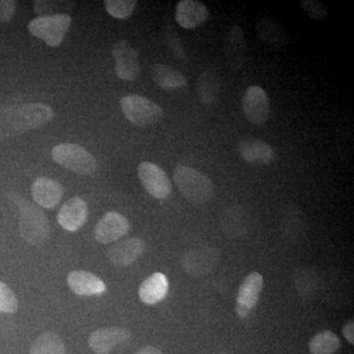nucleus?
<instances>
[{"label":"nucleus","instance_id":"obj_1","mask_svg":"<svg viewBox=\"0 0 354 354\" xmlns=\"http://www.w3.org/2000/svg\"><path fill=\"white\" fill-rule=\"evenodd\" d=\"M55 111L41 102L0 106V137L13 138L50 122Z\"/></svg>","mask_w":354,"mask_h":354},{"label":"nucleus","instance_id":"obj_2","mask_svg":"<svg viewBox=\"0 0 354 354\" xmlns=\"http://www.w3.org/2000/svg\"><path fill=\"white\" fill-rule=\"evenodd\" d=\"M174 179L181 194L192 204H206L215 194V185L212 179L192 167L177 165Z\"/></svg>","mask_w":354,"mask_h":354},{"label":"nucleus","instance_id":"obj_3","mask_svg":"<svg viewBox=\"0 0 354 354\" xmlns=\"http://www.w3.org/2000/svg\"><path fill=\"white\" fill-rule=\"evenodd\" d=\"M19 232L21 236L31 245H41L50 235L48 216L36 205L23 201L19 205Z\"/></svg>","mask_w":354,"mask_h":354},{"label":"nucleus","instance_id":"obj_4","mask_svg":"<svg viewBox=\"0 0 354 354\" xmlns=\"http://www.w3.org/2000/svg\"><path fill=\"white\" fill-rule=\"evenodd\" d=\"M51 157L57 164L81 176H90L97 169V162L92 153L77 144L62 143L51 151Z\"/></svg>","mask_w":354,"mask_h":354},{"label":"nucleus","instance_id":"obj_5","mask_svg":"<svg viewBox=\"0 0 354 354\" xmlns=\"http://www.w3.org/2000/svg\"><path fill=\"white\" fill-rule=\"evenodd\" d=\"M71 23V17L66 13L39 16L28 24V30L35 38L43 39L51 48H57L64 41Z\"/></svg>","mask_w":354,"mask_h":354},{"label":"nucleus","instance_id":"obj_6","mask_svg":"<svg viewBox=\"0 0 354 354\" xmlns=\"http://www.w3.org/2000/svg\"><path fill=\"white\" fill-rule=\"evenodd\" d=\"M120 108L127 120L137 127L155 124L164 116V111L158 104L139 95L123 97Z\"/></svg>","mask_w":354,"mask_h":354},{"label":"nucleus","instance_id":"obj_7","mask_svg":"<svg viewBox=\"0 0 354 354\" xmlns=\"http://www.w3.org/2000/svg\"><path fill=\"white\" fill-rule=\"evenodd\" d=\"M221 254L213 247H200L188 251L181 258L184 271L195 278L207 276L216 269Z\"/></svg>","mask_w":354,"mask_h":354},{"label":"nucleus","instance_id":"obj_8","mask_svg":"<svg viewBox=\"0 0 354 354\" xmlns=\"http://www.w3.org/2000/svg\"><path fill=\"white\" fill-rule=\"evenodd\" d=\"M242 109L249 122L262 127L269 120L271 113L270 99L264 88L260 86H250L242 99Z\"/></svg>","mask_w":354,"mask_h":354},{"label":"nucleus","instance_id":"obj_9","mask_svg":"<svg viewBox=\"0 0 354 354\" xmlns=\"http://www.w3.org/2000/svg\"><path fill=\"white\" fill-rule=\"evenodd\" d=\"M138 176L147 192L156 199H165L171 194L172 186L164 169L151 162H143L138 167Z\"/></svg>","mask_w":354,"mask_h":354},{"label":"nucleus","instance_id":"obj_10","mask_svg":"<svg viewBox=\"0 0 354 354\" xmlns=\"http://www.w3.org/2000/svg\"><path fill=\"white\" fill-rule=\"evenodd\" d=\"M115 60V73L118 78L127 82L136 80L141 73L138 51L124 39L116 41L113 46Z\"/></svg>","mask_w":354,"mask_h":354},{"label":"nucleus","instance_id":"obj_11","mask_svg":"<svg viewBox=\"0 0 354 354\" xmlns=\"http://www.w3.org/2000/svg\"><path fill=\"white\" fill-rule=\"evenodd\" d=\"M130 230V223L118 212H109L97 223L94 230L95 241L102 244L120 241Z\"/></svg>","mask_w":354,"mask_h":354},{"label":"nucleus","instance_id":"obj_12","mask_svg":"<svg viewBox=\"0 0 354 354\" xmlns=\"http://www.w3.org/2000/svg\"><path fill=\"white\" fill-rule=\"evenodd\" d=\"M145 249V241L138 237L123 239L109 247V260L116 267H128L141 257Z\"/></svg>","mask_w":354,"mask_h":354},{"label":"nucleus","instance_id":"obj_13","mask_svg":"<svg viewBox=\"0 0 354 354\" xmlns=\"http://www.w3.org/2000/svg\"><path fill=\"white\" fill-rule=\"evenodd\" d=\"M131 337L129 330L121 327L102 328L88 337V346L95 354H109L118 344Z\"/></svg>","mask_w":354,"mask_h":354},{"label":"nucleus","instance_id":"obj_14","mask_svg":"<svg viewBox=\"0 0 354 354\" xmlns=\"http://www.w3.org/2000/svg\"><path fill=\"white\" fill-rule=\"evenodd\" d=\"M88 215V205L80 197L70 198L57 214L58 223L70 232H77L85 225Z\"/></svg>","mask_w":354,"mask_h":354},{"label":"nucleus","instance_id":"obj_15","mask_svg":"<svg viewBox=\"0 0 354 354\" xmlns=\"http://www.w3.org/2000/svg\"><path fill=\"white\" fill-rule=\"evenodd\" d=\"M237 151L244 162L252 165H270L276 158L272 147L258 138L242 139L237 146Z\"/></svg>","mask_w":354,"mask_h":354},{"label":"nucleus","instance_id":"obj_16","mask_svg":"<svg viewBox=\"0 0 354 354\" xmlns=\"http://www.w3.org/2000/svg\"><path fill=\"white\" fill-rule=\"evenodd\" d=\"M64 194V186L50 177H39L32 185V199L41 208H55L62 201Z\"/></svg>","mask_w":354,"mask_h":354},{"label":"nucleus","instance_id":"obj_17","mask_svg":"<svg viewBox=\"0 0 354 354\" xmlns=\"http://www.w3.org/2000/svg\"><path fill=\"white\" fill-rule=\"evenodd\" d=\"M207 6L197 0H181L177 3L176 20L184 29L193 30L201 27L209 18Z\"/></svg>","mask_w":354,"mask_h":354},{"label":"nucleus","instance_id":"obj_18","mask_svg":"<svg viewBox=\"0 0 354 354\" xmlns=\"http://www.w3.org/2000/svg\"><path fill=\"white\" fill-rule=\"evenodd\" d=\"M225 57L228 66L232 70L243 67L247 60V44L243 29L232 26L225 38Z\"/></svg>","mask_w":354,"mask_h":354},{"label":"nucleus","instance_id":"obj_19","mask_svg":"<svg viewBox=\"0 0 354 354\" xmlns=\"http://www.w3.org/2000/svg\"><path fill=\"white\" fill-rule=\"evenodd\" d=\"M70 290L80 297H93L106 292V286L99 277L92 272L76 270L67 277Z\"/></svg>","mask_w":354,"mask_h":354},{"label":"nucleus","instance_id":"obj_20","mask_svg":"<svg viewBox=\"0 0 354 354\" xmlns=\"http://www.w3.org/2000/svg\"><path fill=\"white\" fill-rule=\"evenodd\" d=\"M221 227L230 239H241L248 232V216L239 205L228 207L221 216Z\"/></svg>","mask_w":354,"mask_h":354},{"label":"nucleus","instance_id":"obj_21","mask_svg":"<svg viewBox=\"0 0 354 354\" xmlns=\"http://www.w3.org/2000/svg\"><path fill=\"white\" fill-rule=\"evenodd\" d=\"M263 286H264V278L260 272H253L249 274L239 288L236 297V306L251 312L259 301Z\"/></svg>","mask_w":354,"mask_h":354},{"label":"nucleus","instance_id":"obj_22","mask_svg":"<svg viewBox=\"0 0 354 354\" xmlns=\"http://www.w3.org/2000/svg\"><path fill=\"white\" fill-rule=\"evenodd\" d=\"M169 288V279L165 274L162 272H155L140 286V299L147 305L157 304L167 297Z\"/></svg>","mask_w":354,"mask_h":354},{"label":"nucleus","instance_id":"obj_23","mask_svg":"<svg viewBox=\"0 0 354 354\" xmlns=\"http://www.w3.org/2000/svg\"><path fill=\"white\" fill-rule=\"evenodd\" d=\"M258 38L272 48H283L288 44V32L279 22L272 18H263L256 24Z\"/></svg>","mask_w":354,"mask_h":354},{"label":"nucleus","instance_id":"obj_24","mask_svg":"<svg viewBox=\"0 0 354 354\" xmlns=\"http://www.w3.org/2000/svg\"><path fill=\"white\" fill-rule=\"evenodd\" d=\"M221 91V79L216 72L204 70L197 79V94L204 106H209L218 99Z\"/></svg>","mask_w":354,"mask_h":354},{"label":"nucleus","instance_id":"obj_25","mask_svg":"<svg viewBox=\"0 0 354 354\" xmlns=\"http://www.w3.org/2000/svg\"><path fill=\"white\" fill-rule=\"evenodd\" d=\"M151 74H152L153 82L164 90L169 91L187 85L186 77L178 70L172 68L169 65L153 64L151 69Z\"/></svg>","mask_w":354,"mask_h":354},{"label":"nucleus","instance_id":"obj_26","mask_svg":"<svg viewBox=\"0 0 354 354\" xmlns=\"http://www.w3.org/2000/svg\"><path fill=\"white\" fill-rule=\"evenodd\" d=\"M65 344L59 335L48 332L32 342L29 354H65Z\"/></svg>","mask_w":354,"mask_h":354},{"label":"nucleus","instance_id":"obj_27","mask_svg":"<svg viewBox=\"0 0 354 354\" xmlns=\"http://www.w3.org/2000/svg\"><path fill=\"white\" fill-rule=\"evenodd\" d=\"M342 342L332 330H323L312 337L309 342L312 354H333L341 348Z\"/></svg>","mask_w":354,"mask_h":354},{"label":"nucleus","instance_id":"obj_28","mask_svg":"<svg viewBox=\"0 0 354 354\" xmlns=\"http://www.w3.org/2000/svg\"><path fill=\"white\" fill-rule=\"evenodd\" d=\"M138 2L136 0H106V12L115 19H127L134 13Z\"/></svg>","mask_w":354,"mask_h":354},{"label":"nucleus","instance_id":"obj_29","mask_svg":"<svg viewBox=\"0 0 354 354\" xmlns=\"http://www.w3.org/2000/svg\"><path fill=\"white\" fill-rule=\"evenodd\" d=\"M316 277H318V274L313 270L309 269V268H300L297 272V277H295V281L297 290L302 295H312V293L315 292L317 288H318V279L309 281L316 278Z\"/></svg>","mask_w":354,"mask_h":354},{"label":"nucleus","instance_id":"obj_30","mask_svg":"<svg viewBox=\"0 0 354 354\" xmlns=\"http://www.w3.org/2000/svg\"><path fill=\"white\" fill-rule=\"evenodd\" d=\"M300 6L311 19L325 21L329 17L327 6L318 0H302Z\"/></svg>","mask_w":354,"mask_h":354},{"label":"nucleus","instance_id":"obj_31","mask_svg":"<svg viewBox=\"0 0 354 354\" xmlns=\"http://www.w3.org/2000/svg\"><path fill=\"white\" fill-rule=\"evenodd\" d=\"M18 310V299L12 290L0 281V312L15 313Z\"/></svg>","mask_w":354,"mask_h":354},{"label":"nucleus","instance_id":"obj_32","mask_svg":"<svg viewBox=\"0 0 354 354\" xmlns=\"http://www.w3.org/2000/svg\"><path fill=\"white\" fill-rule=\"evenodd\" d=\"M17 9V2L14 0H0V22L9 23L12 20Z\"/></svg>","mask_w":354,"mask_h":354},{"label":"nucleus","instance_id":"obj_33","mask_svg":"<svg viewBox=\"0 0 354 354\" xmlns=\"http://www.w3.org/2000/svg\"><path fill=\"white\" fill-rule=\"evenodd\" d=\"M342 334L346 341L351 344H354V322L353 320L348 321L342 328Z\"/></svg>","mask_w":354,"mask_h":354},{"label":"nucleus","instance_id":"obj_34","mask_svg":"<svg viewBox=\"0 0 354 354\" xmlns=\"http://www.w3.org/2000/svg\"><path fill=\"white\" fill-rule=\"evenodd\" d=\"M135 354H164L160 349L155 348V346H145V348H142L139 349L138 351H136Z\"/></svg>","mask_w":354,"mask_h":354}]
</instances>
